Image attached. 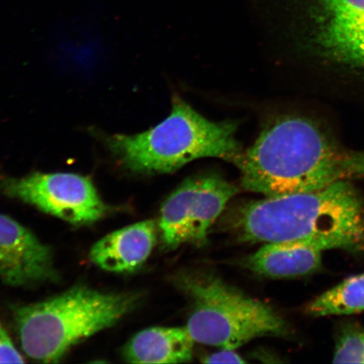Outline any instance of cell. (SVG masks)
<instances>
[{"mask_svg":"<svg viewBox=\"0 0 364 364\" xmlns=\"http://www.w3.org/2000/svg\"><path fill=\"white\" fill-rule=\"evenodd\" d=\"M234 164L244 188L267 197L364 179V154L339 147L312 122L298 117L277 118Z\"/></svg>","mask_w":364,"mask_h":364,"instance_id":"obj_1","label":"cell"},{"mask_svg":"<svg viewBox=\"0 0 364 364\" xmlns=\"http://www.w3.org/2000/svg\"><path fill=\"white\" fill-rule=\"evenodd\" d=\"M350 182L245 204L236 217V229L250 242L364 252V198Z\"/></svg>","mask_w":364,"mask_h":364,"instance_id":"obj_2","label":"cell"},{"mask_svg":"<svg viewBox=\"0 0 364 364\" xmlns=\"http://www.w3.org/2000/svg\"><path fill=\"white\" fill-rule=\"evenodd\" d=\"M139 298L77 286L45 301L17 306L13 316L23 351L38 362H59L82 340L116 325Z\"/></svg>","mask_w":364,"mask_h":364,"instance_id":"obj_3","label":"cell"},{"mask_svg":"<svg viewBox=\"0 0 364 364\" xmlns=\"http://www.w3.org/2000/svg\"><path fill=\"white\" fill-rule=\"evenodd\" d=\"M235 122L206 119L178 97L170 116L142 134L113 135L109 148L132 171L171 173L194 159H224L235 163L241 154Z\"/></svg>","mask_w":364,"mask_h":364,"instance_id":"obj_4","label":"cell"},{"mask_svg":"<svg viewBox=\"0 0 364 364\" xmlns=\"http://www.w3.org/2000/svg\"><path fill=\"white\" fill-rule=\"evenodd\" d=\"M174 283L192 304L186 327L195 343L235 350L255 338L289 333L288 324L274 309L220 277L181 272Z\"/></svg>","mask_w":364,"mask_h":364,"instance_id":"obj_5","label":"cell"},{"mask_svg":"<svg viewBox=\"0 0 364 364\" xmlns=\"http://www.w3.org/2000/svg\"><path fill=\"white\" fill-rule=\"evenodd\" d=\"M237 193V188L217 175L185 181L161 208L159 228L164 245L171 250L186 243L203 245L209 229Z\"/></svg>","mask_w":364,"mask_h":364,"instance_id":"obj_6","label":"cell"},{"mask_svg":"<svg viewBox=\"0 0 364 364\" xmlns=\"http://www.w3.org/2000/svg\"><path fill=\"white\" fill-rule=\"evenodd\" d=\"M0 191L73 225L92 224L110 210L93 181L74 173L35 172L21 178L6 177L0 180Z\"/></svg>","mask_w":364,"mask_h":364,"instance_id":"obj_7","label":"cell"},{"mask_svg":"<svg viewBox=\"0 0 364 364\" xmlns=\"http://www.w3.org/2000/svg\"><path fill=\"white\" fill-rule=\"evenodd\" d=\"M317 43L338 60L364 66V0H304Z\"/></svg>","mask_w":364,"mask_h":364,"instance_id":"obj_8","label":"cell"},{"mask_svg":"<svg viewBox=\"0 0 364 364\" xmlns=\"http://www.w3.org/2000/svg\"><path fill=\"white\" fill-rule=\"evenodd\" d=\"M57 279L51 249L29 229L0 213V281L23 287Z\"/></svg>","mask_w":364,"mask_h":364,"instance_id":"obj_9","label":"cell"},{"mask_svg":"<svg viewBox=\"0 0 364 364\" xmlns=\"http://www.w3.org/2000/svg\"><path fill=\"white\" fill-rule=\"evenodd\" d=\"M156 233L154 220L139 222L114 231L93 245L90 260L105 271L133 272L142 266L151 254Z\"/></svg>","mask_w":364,"mask_h":364,"instance_id":"obj_10","label":"cell"},{"mask_svg":"<svg viewBox=\"0 0 364 364\" xmlns=\"http://www.w3.org/2000/svg\"><path fill=\"white\" fill-rule=\"evenodd\" d=\"M194 340L186 327H152L136 333L125 346L132 363H181L193 358Z\"/></svg>","mask_w":364,"mask_h":364,"instance_id":"obj_11","label":"cell"},{"mask_svg":"<svg viewBox=\"0 0 364 364\" xmlns=\"http://www.w3.org/2000/svg\"><path fill=\"white\" fill-rule=\"evenodd\" d=\"M245 263L258 274L276 279L306 276L321 267L322 252L299 244L267 243Z\"/></svg>","mask_w":364,"mask_h":364,"instance_id":"obj_12","label":"cell"},{"mask_svg":"<svg viewBox=\"0 0 364 364\" xmlns=\"http://www.w3.org/2000/svg\"><path fill=\"white\" fill-rule=\"evenodd\" d=\"M312 317L348 316L364 311V272L348 277L304 309Z\"/></svg>","mask_w":364,"mask_h":364,"instance_id":"obj_13","label":"cell"},{"mask_svg":"<svg viewBox=\"0 0 364 364\" xmlns=\"http://www.w3.org/2000/svg\"><path fill=\"white\" fill-rule=\"evenodd\" d=\"M334 363H364V328L357 323L341 325L336 338Z\"/></svg>","mask_w":364,"mask_h":364,"instance_id":"obj_14","label":"cell"},{"mask_svg":"<svg viewBox=\"0 0 364 364\" xmlns=\"http://www.w3.org/2000/svg\"><path fill=\"white\" fill-rule=\"evenodd\" d=\"M25 363L21 354L13 344L10 336L0 324V363Z\"/></svg>","mask_w":364,"mask_h":364,"instance_id":"obj_15","label":"cell"},{"mask_svg":"<svg viewBox=\"0 0 364 364\" xmlns=\"http://www.w3.org/2000/svg\"><path fill=\"white\" fill-rule=\"evenodd\" d=\"M203 363H243L244 359L240 355L234 352V350L223 349V351L217 353L204 359Z\"/></svg>","mask_w":364,"mask_h":364,"instance_id":"obj_16","label":"cell"}]
</instances>
